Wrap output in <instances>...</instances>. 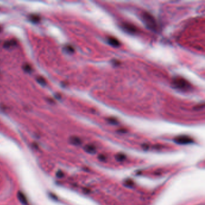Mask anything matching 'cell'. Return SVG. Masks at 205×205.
<instances>
[{
  "mask_svg": "<svg viewBox=\"0 0 205 205\" xmlns=\"http://www.w3.org/2000/svg\"><path fill=\"white\" fill-rule=\"evenodd\" d=\"M142 21L147 28L152 31H156L157 29V24L153 16L150 13L145 12L141 15Z\"/></svg>",
  "mask_w": 205,
  "mask_h": 205,
  "instance_id": "cell-1",
  "label": "cell"
},
{
  "mask_svg": "<svg viewBox=\"0 0 205 205\" xmlns=\"http://www.w3.org/2000/svg\"><path fill=\"white\" fill-rule=\"evenodd\" d=\"M172 84L174 87L180 90L186 91L191 88V85L186 80L182 77H176L173 80Z\"/></svg>",
  "mask_w": 205,
  "mask_h": 205,
  "instance_id": "cell-2",
  "label": "cell"
},
{
  "mask_svg": "<svg viewBox=\"0 0 205 205\" xmlns=\"http://www.w3.org/2000/svg\"><path fill=\"white\" fill-rule=\"evenodd\" d=\"M174 142L179 145H188L193 143L194 140L192 138L187 135H179L176 137L174 140Z\"/></svg>",
  "mask_w": 205,
  "mask_h": 205,
  "instance_id": "cell-3",
  "label": "cell"
},
{
  "mask_svg": "<svg viewBox=\"0 0 205 205\" xmlns=\"http://www.w3.org/2000/svg\"><path fill=\"white\" fill-rule=\"evenodd\" d=\"M121 28L126 32L130 33V34H134L137 31V29L132 24L129 23H123L121 24Z\"/></svg>",
  "mask_w": 205,
  "mask_h": 205,
  "instance_id": "cell-4",
  "label": "cell"
},
{
  "mask_svg": "<svg viewBox=\"0 0 205 205\" xmlns=\"http://www.w3.org/2000/svg\"><path fill=\"white\" fill-rule=\"evenodd\" d=\"M108 43L110 45L114 47H118L120 45V42L114 37H109L108 38Z\"/></svg>",
  "mask_w": 205,
  "mask_h": 205,
  "instance_id": "cell-5",
  "label": "cell"
},
{
  "mask_svg": "<svg viewBox=\"0 0 205 205\" xmlns=\"http://www.w3.org/2000/svg\"><path fill=\"white\" fill-rule=\"evenodd\" d=\"M84 149L87 153H90V154L95 153L96 151L95 146H94L93 145H87L85 146Z\"/></svg>",
  "mask_w": 205,
  "mask_h": 205,
  "instance_id": "cell-6",
  "label": "cell"
},
{
  "mask_svg": "<svg viewBox=\"0 0 205 205\" xmlns=\"http://www.w3.org/2000/svg\"><path fill=\"white\" fill-rule=\"evenodd\" d=\"M70 143L74 145L75 146H79L81 144V140L80 138H78V137H75V136H73L71 137L69 139Z\"/></svg>",
  "mask_w": 205,
  "mask_h": 205,
  "instance_id": "cell-7",
  "label": "cell"
},
{
  "mask_svg": "<svg viewBox=\"0 0 205 205\" xmlns=\"http://www.w3.org/2000/svg\"><path fill=\"white\" fill-rule=\"evenodd\" d=\"M18 198L19 199V202L24 204H27V198L26 196L24 195V194L21 192H19L18 193Z\"/></svg>",
  "mask_w": 205,
  "mask_h": 205,
  "instance_id": "cell-8",
  "label": "cell"
},
{
  "mask_svg": "<svg viewBox=\"0 0 205 205\" xmlns=\"http://www.w3.org/2000/svg\"><path fill=\"white\" fill-rule=\"evenodd\" d=\"M15 45H16V41L12 39V40H7L4 43V47L5 48H10V46H15Z\"/></svg>",
  "mask_w": 205,
  "mask_h": 205,
  "instance_id": "cell-9",
  "label": "cell"
},
{
  "mask_svg": "<svg viewBox=\"0 0 205 205\" xmlns=\"http://www.w3.org/2000/svg\"><path fill=\"white\" fill-rule=\"evenodd\" d=\"M29 19L33 23H37L40 21L39 16L36 15H31L29 16Z\"/></svg>",
  "mask_w": 205,
  "mask_h": 205,
  "instance_id": "cell-10",
  "label": "cell"
},
{
  "mask_svg": "<svg viewBox=\"0 0 205 205\" xmlns=\"http://www.w3.org/2000/svg\"><path fill=\"white\" fill-rule=\"evenodd\" d=\"M115 159H116V160L118 161L121 162V161H123L126 159V156L122 153H118L117 155H116Z\"/></svg>",
  "mask_w": 205,
  "mask_h": 205,
  "instance_id": "cell-11",
  "label": "cell"
},
{
  "mask_svg": "<svg viewBox=\"0 0 205 205\" xmlns=\"http://www.w3.org/2000/svg\"><path fill=\"white\" fill-rule=\"evenodd\" d=\"M36 80L38 82V83H39V84L42 86H45L46 84V81L45 79L42 76H38Z\"/></svg>",
  "mask_w": 205,
  "mask_h": 205,
  "instance_id": "cell-12",
  "label": "cell"
},
{
  "mask_svg": "<svg viewBox=\"0 0 205 205\" xmlns=\"http://www.w3.org/2000/svg\"><path fill=\"white\" fill-rule=\"evenodd\" d=\"M64 50L68 53H73L74 52V48L70 45H66L64 46Z\"/></svg>",
  "mask_w": 205,
  "mask_h": 205,
  "instance_id": "cell-13",
  "label": "cell"
},
{
  "mask_svg": "<svg viewBox=\"0 0 205 205\" xmlns=\"http://www.w3.org/2000/svg\"><path fill=\"white\" fill-rule=\"evenodd\" d=\"M23 69L24 70L25 72H31V70H32V68L31 67V66H30L29 64H24L23 66Z\"/></svg>",
  "mask_w": 205,
  "mask_h": 205,
  "instance_id": "cell-14",
  "label": "cell"
},
{
  "mask_svg": "<svg viewBox=\"0 0 205 205\" xmlns=\"http://www.w3.org/2000/svg\"><path fill=\"white\" fill-rule=\"evenodd\" d=\"M108 122H109L111 124H113V125H116L118 123L117 120L115 118H113V117H110V118L108 119Z\"/></svg>",
  "mask_w": 205,
  "mask_h": 205,
  "instance_id": "cell-15",
  "label": "cell"
},
{
  "mask_svg": "<svg viewBox=\"0 0 205 205\" xmlns=\"http://www.w3.org/2000/svg\"><path fill=\"white\" fill-rule=\"evenodd\" d=\"M125 184L127 186H132L133 185H134V182H133L131 180H126Z\"/></svg>",
  "mask_w": 205,
  "mask_h": 205,
  "instance_id": "cell-16",
  "label": "cell"
},
{
  "mask_svg": "<svg viewBox=\"0 0 205 205\" xmlns=\"http://www.w3.org/2000/svg\"><path fill=\"white\" fill-rule=\"evenodd\" d=\"M99 159L103 161H104L105 159V157L103 156V155H101L99 156Z\"/></svg>",
  "mask_w": 205,
  "mask_h": 205,
  "instance_id": "cell-17",
  "label": "cell"
},
{
  "mask_svg": "<svg viewBox=\"0 0 205 205\" xmlns=\"http://www.w3.org/2000/svg\"><path fill=\"white\" fill-rule=\"evenodd\" d=\"M57 177H59V178H61V177H63V172H62V171H58V172L57 173Z\"/></svg>",
  "mask_w": 205,
  "mask_h": 205,
  "instance_id": "cell-18",
  "label": "cell"
},
{
  "mask_svg": "<svg viewBox=\"0 0 205 205\" xmlns=\"http://www.w3.org/2000/svg\"><path fill=\"white\" fill-rule=\"evenodd\" d=\"M0 31H1V28H0Z\"/></svg>",
  "mask_w": 205,
  "mask_h": 205,
  "instance_id": "cell-19",
  "label": "cell"
}]
</instances>
